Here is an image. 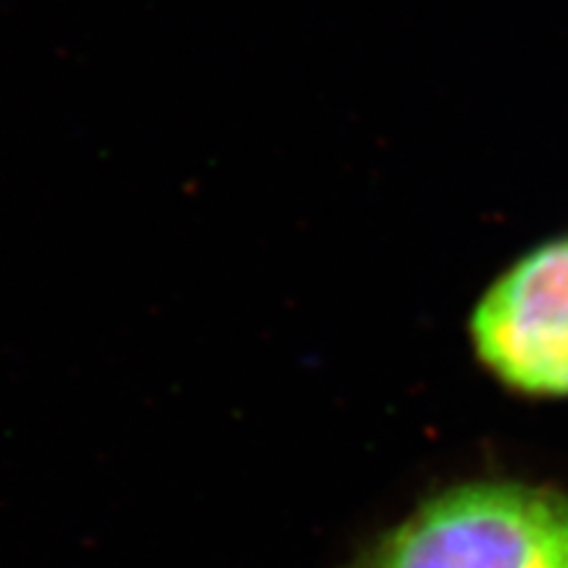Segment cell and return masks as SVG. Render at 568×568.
<instances>
[{"label": "cell", "instance_id": "obj_1", "mask_svg": "<svg viewBox=\"0 0 568 568\" xmlns=\"http://www.w3.org/2000/svg\"><path fill=\"white\" fill-rule=\"evenodd\" d=\"M353 568H568V489L516 479L445 487Z\"/></svg>", "mask_w": 568, "mask_h": 568}, {"label": "cell", "instance_id": "obj_2", "mask_svg": "<svg viewBox=\"0 0 568 568\" xmlns=\"http://www.w3.org/2000/svg\"><path fill=\"white\" fill-rule=\"evenodd\" d=\"M489 379L529 400H568V232L518 253L468 314Z\"/></svg>", "mask_w": 568, "mask_h": 568}]
</instances>
